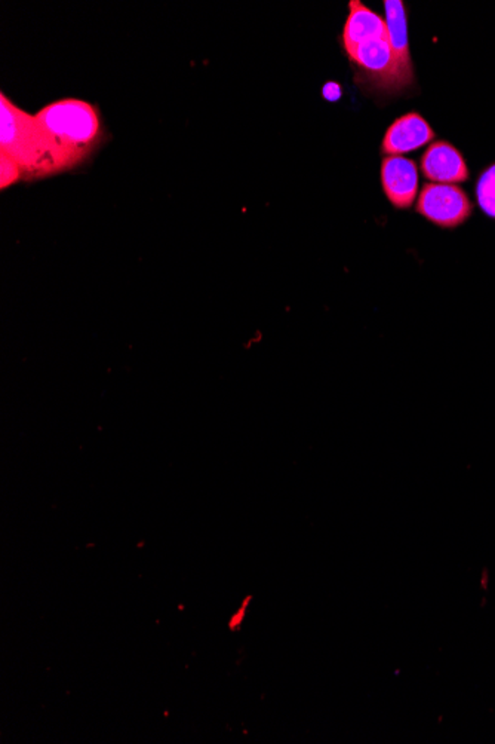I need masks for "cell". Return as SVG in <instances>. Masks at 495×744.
I'll return each mask as SVG.
<instances>
[{
    "label": "cell",
    "instance_id": "cell-1",
    "mask_svg": "<svg viewBox=\"0 0 495 744\" xmlns=\"http://www.w3.org/2000/svg\"><path fill=\"white\" fill-rule=\"evenodd\" d=\"M349 17L343 30V46L359 76L374 88L402 89L385 20L359 0L349 4Z\"/></svg>",
    "mask_w": 495,
    "mask_h": 744
},
{
    "label": "cell",
    "instance_id": "cell-2",
    "mask_svg": "<svg viewBox=\"0 0 495 744\" xmlns=\"http://www.w3.org/2000/svg\"><path fill=\"white\" fill-rule=\"evenodd\" d=\"M0 151L17 160L26 180L49 177L70 167L35 115L0 94Z\"/></svg>",
    "mask_w": 495,
    "mask_h": 744
},
{
    "label": "cell",
    "instance_id": "cell-3",
    "mask_svg": "<svg viewBox=\"0 0 495 744\" xmlns=\"http://www.w3.org/2000/svg\"><path fill=\"white\" fill-rule=\"evenodd\" d=\"M35 116L70 169L89 159L104 143L100 110L85 100L61 98L42 107Z\"/></svg>",
    "mask_w": 495,
    "mask_h": 744
},
{
    "label": "cell",
    "instance_id": "cell-4",
    "mask_svg": "<svg viewBox=\"0 0 495 744\" xmlns=\"http://www.w3.org/2000/svg\"><path fill=\"white\" fill-rule=\"evenodd\" d=\"M417 213L443 229H454L469 220L474 205L469 196L457 184L429 183L421 189Z\"/></svg>",
    "mask_w": 495,
    "mask_h": 744
},
{
    "label": "cell",
    "instance_id": "cell-5",
    "mask_svg": "<svg viewBox=\"0 0 495 744\" xmlns=\"http://www.w3.org/2000/svg\"><path fill=\"white\" fill-rule=\"evenodd\" d=\"M381 184L394 208H410L418 192L416 162L403 156H385L381 164Z\"/></svg>",
    "mask_w": 495,
    "mask_h": 744
},
{
    "label": "cell",
    "instance_id": "cell-6",
    "mask_svg": "<svg viewBox=\"0 0 495 744\" xmlns=\"http://www.w3.org/2000/svg\"><path fill=\"white\" fill-rule=\"evenodd\" d=\"M421 171L430 182L443 184H456L469 178L465 158L448 142H436L427 147L421 158Z\"/></svg>",
    "mask_w": 495,
    "mask_h": 744
},
{
    "label": "cell",
    "instance_id": "cell-7",
    "mask_svg": "<svg viewBox=\"0 0 495 744\" xmlns=\"http://www.w3.org/2000/svg\"><path fill=\"white\" fill-rule=\"evenodd\" d=\"M434 135L436 134L429 122L416 111H411L394 120L385 131L383 153L387 156H401L408 151H417L429 144Z\"/></svg>",
    "mask_w": 495,
    "mask_h": 744
},
{
    "label": "cell",
    "instance_id": "cell-8",
    "mask_svg": "<svg viewBox=\"0 0 495 744\" xmlns=\"http://www.w3.org/2000/svg\"><path fill=\"white\" fill-rule=\"evenodd\" d=\"M385 24L389 29L392 48L398 64L399 76L403 88L414 82L410 46H408L407 13L402 0H385Z\"/></svg>",
    "mask_w": 495,
    "mask_h": 744
},
{
    "label": "cell",
    "instance_id": "cell-9",
    "mask_svg": "<svg viewBox=\"0 0 495 744\" xmlns=\"http://www.w3.org/2000/svg\"><path fill=\"white\" fill-rule=\"evenodd\" d=\"M476 196L483 213L495 218V164L481 174L476 186Z\"/></svg>",
    "mask_w": 495,
    "mask_h": 744
},
{
    "label": "cell",
    "instance_id": "cell-10",
    "mask_svg": "<svg viewBox=\"0 0 495 744\" xmlns=\"http://www.w3.org/2000/svg\"><path fill=\"white\" fill-rule=\"evenodd\" d=\"M21 180H26L24 171L18 164L17 160L12 159L11 156L6 155L4 151H0V187L4 191L6 187L12 186L15 183H20Z\"/></svg>",
    "mask_w": 495,
    "mask_h": 744
},
{
    "label": "cell",
    "instance_id": "cell-11",
    "mask_svg": "<svg viewBox=\"0 0 495 744\" xmlns=\"http://www.w3.org/2000/svg\"><path fill=\"white\" fill-rule=\"evenodd\" d=\"M323 95L327 100H331V102H336L338 100L341 95V89L340 86L337 84H328L325 85V88H323Z\"/></svg>",
    "mask_w": 495,
    "mask_h": 744
},
{
    "label": "cell",
    "instance_id": "cell-12",
    "mask_svg": "<svg viewBox=\"0 0 495 744\" xmlns=\"http://www.w3.org/2000/svg\"><path fill=\"white\" fill-rule=\"evenodd\" d=\"M488 579H490V574H488V570L485 569L483 572V579H481V585H483V590H487L488 588Z\"/></svg>",
    "mask_w": 495,
    "mask_h": 744
}]
</instances>
